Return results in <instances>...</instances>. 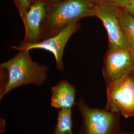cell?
<instances>
[{
  "mask_svg": "<svg viewBox=\"0 0 134 134\" xmlns=\"http://www.w3.org/2000/svg\"><path fill=\"white\" fill-rule=\"evenodd\" d=\"M29 51H19L14 57L0 65V100L12 90L29 85L42 86L49 67L34 61Z\"/></svg>",
  "mask_w": 134,
  "mask_h": 134,
  "instance_id": "obj_1",
  "label": "cell"
},
{
  "mask_svg": "<svg viewBox=\"0 0 134 134\" xmlns=\"http://www.w3.org/2000/svg\"><path fill=\"white\" fill-rule=\"evenodd\" d=\"M96 3L91 0H64L50 8L44 39L80 19L96 16Z\"/></svg>",
  "mask_w": 134,
  "mask_h": 134,
  "instance_id": "obj_2",
  "label": "cell"
},
{
  "mask_svg": "<svg viewBox=\"0 0 134 134\" xmlns=\"http://www.w3.org/2000/svg\"><path fill=\"white\" fill-rule=\"evenodd\" d=\"M82 117V124L77 134H121L120 115L105 109L90 107L82 98L76 103Z\"/></svg>",
  "mask_w": 134,
  "mask_h": 134,
  "instance_id": "obj_3",
  "label": "cell"
},
{
  "mask_svg": "<svg viewBox=\"0 0 134 134\" xmlns=\"http://www.w3.org/2000/svg\"><path fill=\"white\" fill-rule=\"evenodd\" d=\"M106 110L123 115L134 116V69L120 79L107 85Z\"/></svg>",
  "mask_w": 134,
  "mask_h": 134,
  "instance_id": "obj_4",
  "label": "cell"
},
{
  "mask_svg": "<svg viewBox=\"0 0 134 134\" xmlns=\"http://www.w3.org/2000/svg\"><path fill=\"white\" fill-rule=\"evenodd\" d=\"M51 6L45 0H37L30 4L28 10L21 17L25 35L20 44L37 43L43 40Z\"/></svg>",
  "mask_w": 134,
  "mask_h": 134,
  "instance_id": "obj_5",
  "label": "cell"
},
{
  "mask_svg": "<svg viewBox=\"0 0 134 134\" xmlns=\"http://www.w3.org/2000/svg\"><path fill=\"white\" fill-rule=\"evenodd\" d=\"M80 28L79 21L73 23L62 29L57 33L44 39L37 43L20 44L14 46L12 49L18 51H28L33 49H43L53 54L55 59L56 67L58 71L63 72L64 64L63 56L65 47L68 41L74 34Z\"/></svg>",
  "mask_w": 134,
  "mask_h": 134,
  "instance_id": "obj_6",
  "label": "cell"
},
{
  "mask_svg": "<svg viewBox=\"0 0 134 134\" xmlns=\"http://www.w3.org/2000/svg\"><path fill=\"white\" fill-rule=\"evenodd\" d=\"M120 8L106 3H96V17L100 20L107 31L109 49H128L120 20Z\"/></svg>",
  "mask_w": 134,
  "mask_h": 134,
  "instance_id": "obj_7",
  "label": "cell"
},
{
  "mask_svg": "<svg viewBox=\"0 0 134 134\" xmlns=\"http://www.w3.org/2000/svg\"><path fill=\"white\" fill-rule=\"evenodd\" d=\"M134 69V58L128 49H109L106 53L103 76L109 84Z\"/></svg>",
  "mask_w": 134,
  "mask_h": 134,
  "instance_id": "obj_8",
  "label": "cell"
},
{
  "mask_svg": "<svg viewBox=\"0 0 134 134\" xmlns=\"http://www.w3.org/2000/svg\"><path fill=\"white\" fill-rule=\"evenodd\" d=\"M76 90L66 80H62L51 89V106L57 109L72 110L76 105Z\"/></svg>",
  "mask_w": 134,
  "mask_h": 134,
  "instance_id": "obj_9",
  "label": "cell"
},
{
  "mask_svg": "<svg viewBox=\"0 0 134 134\" xmlns=\"http://www.w3.org/2000/svg\"><path fill=\"white\" fill-rule=\"evenodd\" d=\"M120 18L128 43V49L134 58V16L124 8H120Z\"/></svg>",
  "mask_w": 134,
  "mask_h": 134,
  "instance_id": "obj_10",
  "label": "cell"
},
{
  "mask_svg": "<svg viewBox=\"0 0 134 134\" xmlns=\"http://www.w3.org/2000/svg\"><path fill=\"white\" fill-rule=\"evenodd\" d=\"M72 110L61 109L59 111L54 131L51 134H74L72 131Z\"/></svg>",
  "mask_w": 134,
  "mask_h": 134,
  "instance_id": "obj_11",
  "label": "cell"
},
{
  "mask_svg": "<svg viewBox=\"0 0 134 134\" xmlns=\"http://www.w3.org/2000/svg\"><path fill=\"white\" fill-rule=\"evenodd\" d=\"M14 1L21 18L26 13L30 7V4L29 0H14Z\"/></svg>",
  "mask_w": 134,
  "mask_h": 134,
  "instance_id": "obj_12",
  "label": "cell"
},
{
  "mask_svg": "<svg viewBox=\"0 0 134 134\" xmlns=\"http://www.w3.org/2000/svg\"><path fill=\"white\" fill-rule=\"evenodd\" d=\"M94 3H106L111 5H115L119 7L124 8L128 4L130 0H91Z\"/></svg>",
  "mask_w": 134,
  "mask_h": 134,
  "instance_id": "obj_13",
  "label": "cell"
},
{
  "mask_svg": "<svg viewBox=\"0 0 134 134\" xmlns=\"http://www.w3.org/2000/svg\"><path fill=\"white\" fill-rule=\"evenodd\" d=\"M124 8L134 16V0H130L129 3Z\"/></svg>",
  "mask_w": 134,
  "mask_h": 134,
  "instance_id": "obj_14",
  "label": "cell"
},
{
  "mask_svg": "<svg viewBox=\"0 0 134 134\" xmlns=\"http://www.w3.org/2000/svg\"><path fill=\"white\" fill-rule=\"evenodd\" d=\"M49 4L52 5L58 4L59 3H60L64 0H45Z\"/></svg>",
  "mask_w": 134,
  "mask_h": 134,
  "instance_id": "obj_15",
  "label": "cell"
},
{
  "mask_svg": "<svg viewBox=\"0 0 134 134\" xmlns=\"http://www.w3.org/2000/svg\"><path fill=\"white\" fill-rule=\"evenodd\" d=\"M36 1H37V0H29V2L30 3V4H31L32 3H33V2Z\"/></svg>",
  "mask_w": 134,
  "mask_h": 134,
  "instance_id": "obj_16",
  "label": "cell"
},
{
  "mask_svg": "<svg viewBox=\"0 0 134 134\" xmlns=\"http://www.w3.org/2000/svg\"><path fill=\"white\" fill-rule=\"evenodd\" d=\"M121 134H134V132H132L130 133H121Z\"/></svg>",
  "mask_w": 134,
  "mask_h": 134,
  "instance_id": "obj_17",
  "label": "cell"
}]
</instances>
